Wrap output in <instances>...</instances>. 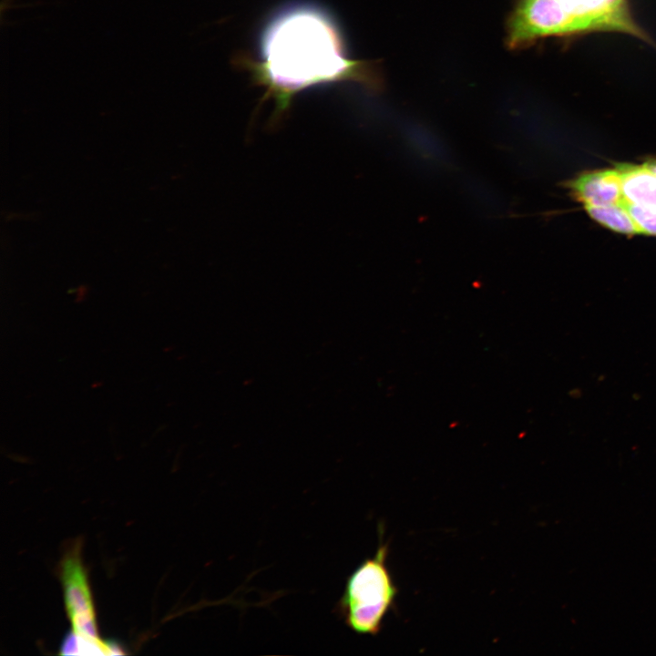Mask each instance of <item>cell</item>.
Instances as JSON below:
<instances>
[{"instance_id":"cell-3","label":"cell","mask_w":656,"mask_h":656,"mask_svg":"<svg viewBox=\"0 0 656 656\" xmlns=\"http://www.w3.org/2000/svg\"><path fill=\"white\" fill-rule=\"evenodd\" d=\"M560 36L593 31H617L652 43L633 19L628 0H551Z\"/></svg>"},{"instance_id":"cell-8","label":"cell","mask_w":656,"mask_h":656,"mask_svg":"<svg viewBox=\"0 0 656 656\" xmlns=\"http://www.w3.org/2000/svg\"><path fill=\"white\" fill-rule=\"evenodd\" d=\"M122 648L114 641L92 640L75 631L68 633L60 647L64 655H117L123 654Z\"/></svg>"},{"instance_id":"cell-9","label":"cell","mask_w":656,"mask_h":656,"mask_svg":"<svg viewBox=\"0 0 656 656\" xmlns=\"http://www.w3.org/2000/svg\"><path fill=\"white\" fill-rule=\"evenodd\" d=\"M641 233L656 235V208L623 201Z\"/></svg>"},{"instance_id":"cell-7","label":"cell","mask_w":656,"mask_h":656,"mask_svg":"<svg viewBox=\"0 0 656 656\" xmlns=\"http://www.w3.org/2000/svg\"><path fill=\"white\" fill-rule=\"evenodd\" d=\"M589 216L603 226L624 234L641 233L622 203L606 206H584Z\"/></svg>"},{"instance_id":"cell-5","label":"cell","mask_w":656,"mask_h":656,"mask_svg":"<svg viewBox=\"0 0 656 656\" xmlns=\"http://www.w3.org/2000/svg\"><path fill=\"white\" fill-rule=\"evenodd\" d=\"M570 188L584 206H606L624 201L618 169L583 174L572 181Z\"/></svg>"},{"instance_id":"cell-2","label":"cell","mask_w":656,"mask_h":656,"mask_svg":"<svg viewBox=\"0 0 656 656\" xmlns=\"http://www.w3.org/2000/svg\"><path fill=\"white\" fill-rule=\"evenodd\" d=\"M374 554L365 559L347 577L342 596L333 612L359 635L380 633L389 611L395 608L398 589L387 566L389 544L383 541Z\"/></svg>"},{"instance_id":"cell-1","label":"cell","mask_w":656,"mask_h":656,"mask_svg":"<svg viewBox=\"0 0 656 656\" xmlns=\"http://www.w3.org/2000/svg\"><path fill=\"white\" fill-rule=\"evenodd\" d=\"M262 51L271 82L280 91L279 112L292 92L334 80L351 67L332 23L308 7L276 17L264 35Z\"/></svg>"},{"instance_id":"cell-4","label":"cell","mask_w":656,"mask_h":656,"mask_svg":"<svg viewBox=\"0 0 656 656\" xmlns=\"http://www.w3.org/2000/svg\"><path fill=\"white\" fill-rule=\"evenodd\" d=\"M81 546L75 542L64 554L59 575L63 586L65 607L76 633L99 641L94 603L87 570L81 559Z\"/></svg>"},{"instance_id":"cell-6","label":"cell","mask_w":656,"mask_h":656,"mask_svg":"<svg viewBox=\"0 0 656 656\" xmlns=\"http://www.w3.org/2000/svg\"><path fill=\"white\" fill-rule=\"evenodd\" d=\"M626 202L656 208V174L645 164L617 168Z\"/></svg>"}]
</instances>
